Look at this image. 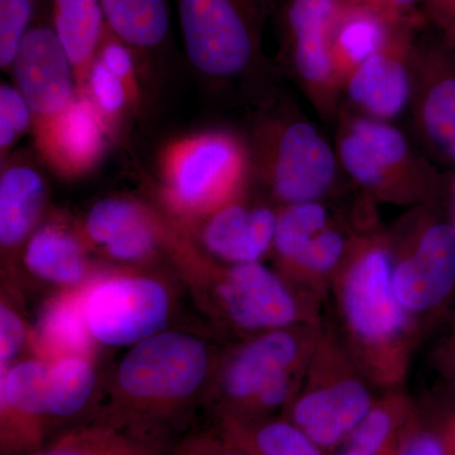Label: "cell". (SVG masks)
I'll return each mask as SVG.
<instances>
[{
  "label": "cell",
  "mask_w": 455,
  "mask_h": 455,
  "mask_svg": "<svg viewBox=\"0 0 455 455\" xmlns=\"http://www.w3.org/2000/svg\"><path fill=\"white\" fill-rule=\"evenodd\" d=\"M235 140L217 132L197 133L170 147L164 157V211L188 221L235 199L242 175Z\"/></svg>",
  "instance_id": "cell-8"
},
{
  "label": "cell",
  "mask_w": 455,
  "mask_h": 455,
  "mask_svg": "<svg viewBox=\"0 0 455 455\" xmlns=\"http://www.w3.org/2000/svg\"><path fill=\"white\" fill-rule=\"evenodd\" d=\"M29 130L33 116L26 99L14 84H0V158L9 160L12 148Z\"/></svg>",
  "instance_id": "cell-32"
},
{
  "label": "cell",
  "mask_w": 455,
  "mask_h": 455,
  "mask_svg": "<svg viewBox=\"0 0 455 455\" xmlns=\"http://www.w3.org/2000/svg\"><path fill=\"white\" fill-rule=\"evenodd\" d=\"M390 252L395 295L424 340L454 304V221L427 220L409 244Z\"/></svg>",
  "instance_id": "cell-9"
},
{
  "label": "cell",
  "mask_w": 455,
  "mask_h": 455,
  "mask_svg": "<svg viewBox=\"0 0 455 455\" xmlns=\"http://www.w3.org/2000/svg\"><path fill=\"white\" fill-rule=\"evenodd\" d=\"M349 9L335 20L337 44L355 64L361 65L379 52L387 37V17L353 0Z\"/></svg>",
  "instance_id": "cell-27"
},
{
  "label": "cell",
  "mask_w": 455,
  "mask_h": 455,
  "mask_svg": "<svg viewBox=\"0 0 455 455\" xmlns=\"http://www.w3.org/2000/svg\"><path fill=\"white\" fill-rule=\"evenodd\" d=\"M335 175V158L331 147L307 123H293L278 143L272 193L283 204L316 202L324 196Z\"/></svg>",
  "instance_id": "cell-15"
},
{
  "label": "cell",
  "mask_w": 455,
  "mask_h": 455,
  "mask_svg": "<svg viewBox=\"0 0 455 455\" xmlns=\"http://www.w3.org/2000/svg\"><path fill=\"white\" fill-rule=\"evenodd\" d=\"M443 415H444L445 430L455 449V401L451 397L443 398Z\"/></svg>",
  "instance_id": "cell-40"
},
{
  "label": "cell",
  "mask_w": 455,
  "mask_h": 455,
  "mask_svg": "<svg viewBox=\"0 0 455 455\" xmlns=\"http://www.w3.org/2000/svg\"><path fill=\"white\" fill-rule=\"evenodd\" d=\"M329 227L328 211L317 202L293 204L278 212L272 253L276 269L291 262L314 236Z\"/></svg>",
  "instance_id": "cell-26"
},
{
  "label": "cell",
  "mask_w": 455,
  "mask_h": 455,
  "mask_svg": "<svg viewBox=\"0 0 455 455\" xmlns=\"http://www.w3.org/2000/svg\"><path fill=\"white\" fill-rule=\"evenodd\" d=\"M182 44L197 75L212 83L245 73L259 53L260 0H173Z\"/></svg>",
  "instance_id": "cell-7"
},
{
  "label": "cell",
  "mask_w": 455,
  "mask_h": 455,
  "mask_svg": "<svg viewBox=\"0 0 455 455\" xmlns=\"http://www.w3.org/2000/svg\"><path fill=\"white\" fill-rule=\"evenodd\" d=\"M85 289L57 291L47 299L32 325L33 355L53 359L66 355H97L85 316Z\"/></svg>",
  "instance_id": "cell-18"
},
{
  "label": "cell",
  "mask_w": 455,
  "mask_h": 455,
  "mask_svg": "<svg viewBox=\"0 0 455 455\" xmlns=\"http://www.w3.org/2000/svg\"><path fill=\"white\" fill-rule=\"evenodd\" d=\"M352 132L361 137L374 154L379 156L386 166H395L405 158L406 140L400 132L382 123L359 121L353 125Z\"/></svg>",
  "instance_id": "cell-35"
},
{
  "label": "cell",
  "mask_w": 455,
  "mask_h": 455,
  "mask_svg": "<svg viewBox=\"0 0 455 455\" xmlns=\"http://www.w3.org/2000/svg\"><path fill=\"white\" fill-rule=\"evenodd\" d=\"M137 88L116 76L100 59L95 60L86 83V95L95 107L108 131L116 127L132 104L136 103Z\"/></svg>",
  "instance_id": "cell-30"
},
{
  "label": "cell",
  "mask_w": 455,
  "mask_h": 455,
  "mask_svg": "<svg viewBox=\"0 0 455 455\" xmlns=\"http://www.w3.org/2000/svg\"><path fill=\"white\" fill-rule=\"evenodd\" d=\"M172 268L108 267L86 287L85 316L98 347L130 348L175 328L179 293Z\"/></svg>",
  "instance_id": "cell-6"
},
{
  "label": "cell",
  "mask_w": 455,
  "mask_h": 455,
  "mask_svg": "<svg viewBox=\"0 0 455 455\" xmlns=\"http://www.w3.org/2000/svg\"><path fill=\"white\" fill-rule=\"evenodd\" d=\"M323 324L324 316L221 346L204 403L212 421L280 415L300 387Z\"/></svg>",
  "instance_id": "cell-4"
},
{
  "label": "cell",
  "mask_w": 455,
  "mask_h": 455,
  "mask_svg": "<svg viewBox=\"0 0 455 455\" xmlns=\"http://www.w3.org/2000/svg\"><path fill=\"white\" fill-rule=\"evenodd\" d=\"M171 455H252L224 436L214 427L188 436L172 449Z\"/></svg>",
  "instance_id": "cell-36"
},
{
  "label": "cell",
  "mask_w": 455,
  "mask_h": 455,
  "mask_svg": "<svg viewBox=\"0 0 455 455\" xmlns=\"http://www.w3.org/2000/svg\"><path fill=\"white\" fill-rule=\"evenodd\" d=\"M340 0H291L286 12L293 59L304 79L322 83L331 71L329 40Z\"/></svg>",
  "instance_id": "cell-20"
},
{
  "label": "cell",
  "mask_w": 455,
  "mask_h": 455,
  "mask_svg": "<svg viewBox=\"0 0 455 455\" xmlns=\"http://www.w3.org/2000/svg\"><path fill=\"white\" fill-rule=\"evenodd\" d=\"M398 455H455L445 430L443 398L416 400Z\"/></svg>",
  "instance_id": "cell-28"
},
{
  "label": "cell",
  "mask_w": 455,
  "mask_h": 455,
  "mask_svg": "<svg viewBox=\"0 0 455 455\" xmlns=\"http://www.w3.org/2000/svg\"><path fill=\"white\" fill-rule=\"evenodd\" d=\"M349 97L382 118H391L403 109L410 94L405 68L397 60L376 53L359 65L349 83Z\"/></svg>",
  "instance_id": "cell-25"
},
{
  "label": "cell",
  "mask_w": 455,
  "mask_h": 455,
  "mask_svg": "<svg viewBox=\"0 0 455 455\" xmlns=\"http://www.w3.org/2000/svg\"><path fill=\"white\" fill-rule=\"evenodd\" d=\"M431 16L448 35L455 38V0H424Z\"/></svg>",
  "instance_id": "cell-38"
},
{
  "label": "cell",
  "mask_w": 455,
  "mask_h": 455,
  "mask_svg": "<svg viewBox=\"0 0 455 455\" xmlns=\"http://www.w3.org/2000/svg\"><path fill=\"white\" fill-rule=\"evenodd\" d=\"M103 381L97 366V355H66L50 359L47 383V427L86 423L94 418L100 400ZM68 430V427H66Z\"/></svg>",
  "instance_id": "cell-17"
},
{
  "label": "cell",
  "mask_w": 455,
  "mask_h": 455,
  "mask_svg": "<svg viewBox=\"0 0 455 455\" xmlns=\"http://www.w3.org/2000/svg\"><path fill=\"white\" fill-rule=\"evenodd\" d=\"M106 124L86 95L79 94L36 143L44 157L64 175L92 169L106 146Z\"/></svg>",
  "instance_id": "cell-16"
},
{
  "label": "cell",
  "mask_w": 455,
  "mask_h": 455,
  "mask_svg": "<svg viewBox=\"0 0 455 455\" xmlns=\"http://www.w3.org/2000/svg\"><path fill=\"white\" fill-rule=\"evenodd\" d=\"M423 118L433 142L455 160L454 77H448L433 86L425 99Z\"/></svg>",
  "instance_id": "cell-31"
},
{
  "label": "cell",
  "mask_w": 455,
  "mask_h": 455,
  "mask_svg": "<svg viewBox=\"0 0 455 455\" xmlns=\"http://www.w3.org/2000/svg\"><path fill=\"white\" fill-rule=\"evenodd\" d=\"M340 155L347 171L358 182L367 188L381 187L388 167L355 132L341 142Z\"/></svg>",
  "instance_id": "cell-34"
},
{
  "label": "cell",
  "mask_w": 455,
  "mask_h": 455,
  "mask_svg": "<svg viewBox=\"0 0 455 455\" xmlns=\"http://www.w3.org/2000/svg\"><path fill=\"white\" fill-rule=\"evenodd\" d=\"M37 0H0V68L11 71L20 42L32 27Z\"/></svg>",
  "instance_id": "cell-33"
},
{
  "label": "cell",
  "mask_w": 455,
  "mask_h": 455,
  "mask_svg": "<svg viewBox=\"0 0 455 455\" xmlns=\"http://www.w3.org/2000/svg\"><path fill=\"white\" fill-rule=\"evenodd\" d=\"M171 453H172V451H171ZM171 455V454H170Z\"/></svg>",
  "instance_id": "cell-42"
},
{
  "label": "cell",
  "mask_w": 455,
  "mask_h": 455,
  "mask_svg": "<svg viewBox=\"0 0 455 455\" xmlns=\"http://www.w3.org/2000/svg\"><path fill=\"white\" fill-rule=\"evenodd\" d=\"M51 27L73 65L79 94L109 35L100 0H50Z\"/></svg>",
  "instance_id": "cell-19"
},
{
  "label": "cell",
  "mask_w": 455,
  "mask_h": 455,
  "mask_svg": "<svg viewBox=\"0 0 455 455\" xmlns=\"http://www.w3.org/2000/svg\"><path fill=\"white\" fill-rule=\"evenodd\" d=\"M50 359L26 355L0 372V454L32 455L50 442Z\"/></svg>",
  "instance_id": "cell-12"
},
{
  "label": "cell",
  "mask_w": 455,
  "mask_h": 455,
  "mask_svg": "<svg viewBox=\"0 0 455 455\" xmlns=\"http://www.w3.org/2000/svg\"><path fill=\"white\" fill-rule=\"evenodd\" d=\"M416 398L405 388L383 391L366 418L331 455H398Z\"/></svg>",
  "instance_id": "cell-21"
},
{
  "label": "cell",
  "mask_w": 455,
  "mask_h": 455,
  "mask_svg": "<svg viewBox=\"0 0 455 455\" xmlns=\"http://www.w3.org/2000/svg\"><path fill=\"white\" fill-rule=\"evenodd\" d=\"M172 449L170 442L89 420L57 434L32 455H170Z\"/></svg>",
  "instance_id": "cell-22"
},
{
  "label": "cell",
  "mask_w": 455,
  "mask_h": 455,
  "mask_svg": "<svg viewBox=\"0 0 455 455\" xmlns=\"http://www.w3.org/2000/svg\"><path fill=\"white\" fill-rule=\"evenodd\" d=\"M49 185L26 161H5L0 175V252L3 277H16L20 254L46 220Z\"/></svg>",
  "instance_id": "cell-14"
},
{
  "label": "cell",
  "mask_w": 455,
  "mask_h": 455,
  "mask_svg": "<svg viewBox=\"0 0 455 455\" xmlns=\"http://www.w3.org/2000/svg\"><path fill=\"white\" fill-rule=\"evenodd\" d=\"M107 26L134 56L163 47L170 32V0H100Z\"/></svg>",
  "instance_id": "cell-24"
},
{
  "label": "cell",
  "mask_w": 455,
  "mask_h": 455,
  "mask_svg": "<svg viewBox=\"0 0 455 455\" xmlns=\"http://www.w3.org/2000/svg\"><path fill=\"white\" fill-rule=\"evenodd\" d=\"M277 214L233 199L202 217L179 221L200 252L227 265L262 262L272 252Z\"/></svg>",
  "instance_id": "cell-11"
},
{
  "label": "cell",
  "mask_w": 455,
  "mask_h": 455,
  "mask_svg": "<svg viewBox=\"0 0 455 455\" xmlns=\"http://www.w3.org/2000/svg\"><path fill=\"white\" fill-rule=\"evenodd\" d=\"M17 278L3 277L0 300V372L31 348L32 325L26 319Z\"/></svg>",
  "instance_id": "cell-29"
},
{
  "label": "cell",
  "mask_w": 455,
  "mask_h": 455,
  "mask_svg": "<svg viewBox=\"0 0 455 455\" xmlns=\"http://www.w3.org/2000/svg\"><path fill=\"white\" fill-rule=\"evenodd\" d=\"M224 436L252 455H331L283 415L214 421Z\"/></svg>",
  "instance_id": "cell-23"
},
{
  "label": "cell",
  "mask_w": 455,
  "mask_h": 455,
  "mask_svg": "<svg viewBox=\"0 0 455 455\" xmlns=\"http://www.w3.org/2000/svg\"><path fill=\"white\" fill-rule=\"evenodd\" d=\"M355 2L367 5L383 16L390 18L403 13L407 9H411L420 0H355Z\"/></svg>",
  "instance_id": "cell-39"
},
{
  "label": "cell",
  "mask_w": 455,
  "mask_h": 455,
  "mask_svg": "<svg viewBox=\"0 0 455 455\" xmlns=\"http://www.w3.org/2000/svg\"><path fill=\"white\" fill-rule=\"evenodd\" d=\"M434 364L449 385L455 388V315L449 323L447 333L436 347Z\"/></svg>",
  "instance_id": "cell-37"
},
{
  "label": "cell",
  "mask_w": 455,
  "mask_h": 455,
  "mask_svg": "<svg viewBox=\"0 0 455 455\" xmlns=\"http://www.w3.org/2000/svg\"><path fill=\"white\" fill-rule=\"evenodd\" d=\"M379 394L325 313L322 334L300 387L281 415L333 454L366 418Z\"/></svg>",
  "instance_id": "cell-5"
},
{
  "label": "cell",
  "mask_w": 455,
  "mask_h": 455,
  "mask_svg": "<svg viewBox=\"0 0 455 455\" xmlns=\"http://www.w3.org/2000/svg\"><path fill=\"white\" fill-rule=\"evenodd\" d=\"M13 84L26 99L38 137L79 95L73 65L51 25H32L11 68Z\"/></svg>",
  "instance_id": "cell-10"
},
{
  "label": "cell",
  "mask_w": 455,
  "mask_h": 455,
  "mask_svg": "<svg viewBox=\"0 0 455 455\" xmlns=\"http://www.w3.org/2000/svg\"><path fill=\"white\" fill-rule=\"evenodd\" d=\"M454 224H455V215H454Z\"/></svg>",
  "instance_id": "cell-41"
},
{
  "label": "cell",
  "mask_w": 455,
  "mask_h": 455,
  "mask_svg": "<svg viewBox=\"0 0 455 455\" xmlns=\"http://www.w3.org/2000/svg\"><path fill=\"white\" fill-rule=\"evenodd\" d=\"M92 254L76 223L53 215L28 239L20 263L29 276L56 292L74 291L88 287L108 267L95 263Z\"/></svg>",
  "instance_id": "cell-13"
},
{
  "label": "cell",
  "mask_w": 455,
  "mask_h": 455,
  "mask_svg": "<svg viewBox=\"0 0 455 455\" xmlns=\"http://www.w3.org/2000/svg\"><path fill=\"white\" fill-rule=\"evenodd\" d=\"M171 267L214 331L228 341L319 322L324 305L293 287L263 262L227 265L200 252L180 226Z\"/></svg>",
  "instance_id": "cell-3"
},
{
  "label": "cell",
  "mask_w": 455,
  "mask_h": 455,
  "mask_svg": "<svg viewBox=\"0 0 455 455\" xmlns=\"http://www.w3.org/2000/svg\"><path fill=\"white\" fill-rule=\"evenodd\" d=\"M331 315L359 368L379 391L405 388L412 357L423 343L401 307L382 239L352 244L329 291Z\"/></svg>",
  "instance_id": "cell-2"
},
{
  "label": "cell",
  "mask_w": 455,
  "mask_h": 455,
  "mask_svg": "<svg viewBox=\"0 0 455 455\" xmlns=\"http://www.w3.org/2000/svg\"><path fill=\"white\" fill-rule=\"evenodd\" d=\"M221 346L171 328L127 348L103 381L92 420L170 442L204 407Z\"/></svg>",
  "instance_id": "cell-1"
}]
</instances>
